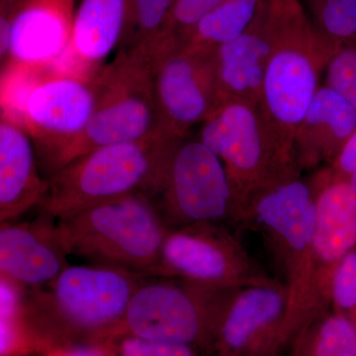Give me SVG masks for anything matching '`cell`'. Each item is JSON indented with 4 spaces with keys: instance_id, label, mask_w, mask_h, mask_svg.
<instances>
[{
    "instance_id": "25",
    "label": "cell",
    "mask_w": 356,
    "mask_h": 356,
    "mask_svg": "<svg viewBox=\"0 0 356 356\" xmlns=\"http://www.w3.org/2000/svg\"><path fill=\"white\" fill-rule=\"evenodd\" d=\"M172 3L173 0H127L120 49L156 42L165 27Z\"/></svg>"
},
{
    "instance_id": "2",
    "label": "cell",
    "mask_w": 356,
    "mask_h": 356,
    "mask_svg": "<svg viewBox=\"0 0 356 356\" xmlns=\"http://www.w3.org/2000/svg\"><path fill=\"white\" fill-rule=\"evenodd\" d=\"M146 277L99 264L70 266L43 286L25 289L26 315L50 348L109 341Z\"/></svg>"
},
{
    "instance_id": "13",
    "label": "cell",
    "mask_w": 356,
    "mask_h": 356,
    "mask_svg": "<svg viewBox=\"0 0 356 356\" xmlns=\"http://www.w3.org/2000/svg\"><path fill=\"white\" fill-rule=\"evenodd\" d=\"M287 306V288L275 278L236 288L222 311L210 356L280 355L288 348Z\"/></svg>"
},
{
    "instance_id": "24",
    "label": "cell",
    "mask_w": 356,
    "mask_h": 356,
    "mask_svg": "<svg viewBox=\"0 0 356 356\" xmlns=\"http://www.w3.org/2000/svg\"><path fill=\"white\" fill-rule=\"evenodd\" d=\"M314 31L332 55L356 41V0H305Z\"/></svg>"
},
{
    "instance_id": "6",
    "label": "cell",
    "mask_w": 356,
    "mask_h": 356,
    "mask_svg": "<svg viewBox=\"0 0 356 356\" xmlns=\"http://www.w3.org/2000/svg\"><path fill=\"white\" fill-rule=\"evenodd\" d=\"M96 103L93 77L57 67L1 72V114L29 134L37 156L79 135Z\"/></svg>"
},
{
    "instance_id": "5",
    "label": "cell",
    "mask_w": 356,
    "mask_h": 356,
    "mask_svg": "<svg viewBox=\"0 0 356 356\" xmlns=\"http://www.w3.org/2000/svg\"><path fill=\"white\" fill-rule=\"evenodd\" d=\"M67 254L156 276L168 229L151 197L131 194L57 220Z\"/></svg>"
},
{
    "instance_id": "7",
    "label": "cell",
    "mask_w": 356,
    "mask_h": 356,
    "mask_svg": "<svg viewBox=\"0 0 356 356\" xmlns=\"http://www.w3.org/2000/svg\"><path fill=\"white\" fill-rule=\"evenodd\" d=\"M329 57L300 3L267 65L257 105L271 137L294 159L295 136L321 88Z\"/></svg>"
},
{
    "instance_id": "17",
    "label": "cell",
    "mask_w": 356,
    "mask_h": 356,
    "mask_svg": "<svg viewBox=\"0 0 356 356\" xmlns=\"http://www.w3.org/2000/svg\"><path fill=\"white\" fill-rule=\"evenodd\" d=\"M57 220L38 212L29 221L1 222L0 275L24 287L43 286L70 266Z\"/></svg>"
},
{
    "instance_id": "1",
    "label": "cell",
    "mask_w": 356,
    "mask_h": 356,
    "mask_svg": "<svg viewBox=\"0 0 356 356\" xmlns=\"http://www.w3.org/2000/svg\"><path fill=\"white\" fill-rule=\"evenodd\" d=\"M314 221L313 189L299 168L252 192L242 206L241 226L261 236L284 277L288 348L304 325L324 313L314 277Z\"/></svg>"
},
{
    "instance_id": "4",
    "label": "cell",
    "mask_w": 356,
    "mask_h": 356,
    "mask_svg": "<svg viewBox=\"0 0 356 356\" xmlns=\"http://www.w3.org/2000/svg\"><path fill=\"white\" fill-rule=\"evenodd\" d=\"M179 140L159 131L84 154L46 180L37 210L58 220L131 194L149 196Z\"/></svg>"
},
{
    "instance_id": "14",
    "label": "cell",
    "mask_w": 356,
    "mask_h": 356,
    "mask_svg": "<svg viewBox=\"0 0 356 356\" xmlns=\"http://www.w3.org/2000/svg\"><path fill=\"white\" fill-rule=\"evenodd\" d=\"M299 4V0H266L240 37L207 54L222 98L259 105L267 65Z\"/></svg>"
},
{
    "instance_id": "19",
    "label": "cell",
    "mask_w": 356,
    "mask_h": 356,
    "mask_svg": "<svg viewBox=\"0 0 356 356\" xmlns=\"http://www.w3.org/2000/svg\"><path fill=\"white\" fill-rule=\"evenodd\" d=\"M356 130V110L327 86L318 88L294 139L300 170L331 165Z\"/></svg>"
},
{
    "instance_id": "16",
    "label": "cell",
    "mask_w": 356,
    "mask_h": 356,
    "mask_svg": "<svg viewBox=\"0 0 356 356\" xmlns=\"http://www.w3.org/2000/svg\"><path fill=\"white\" fill-rule=\"evenodd\" d=\"M76 11V0H20L1 72L56 67L69 49Z\"/></svg>"
},
{
    "instance_id": "21",
    "label": "cell",
    "mask_w": 356,
    "mask_h": 356,
    "mask_svg": "<svg viewBox=\"0 0 356 356\" xmlns=\"http://www.w3.org/2000/svg\"><path fill=\"white\" fill-rule=\"evenodd\" d=\"M266 0H227L204 16L177 46L208 54L240 37L252 25Z\"/></svg>"
},
{
    "instance_id": "26",
    "label": "cell",
    "mask_w": 356,
    "mask_h": 356,
    "mask_svg": "<svg viewBox=\"0 0 356 356\" xmlns=\"http://www.w3.org/2000/svg\"><path fill=\"white\" fill-rule=\"evenodd\" d=\"M227 0H173L165 27L154 43L177 46L204 16Z\"/></svg>"
},
{
    "instance_id": "33",
    "label": "cell",
    "mask_w": 356,
    "mask_h": 356,
    "mask_svg": "<svg viewBox=\"0 0 356 356\" xmlns=\"http://www.w3.org/2000/svg\"><path fill=\"white\" fill-rule=\"evenodd\" d=\"M37 356H39V355H37Z\"/></svg>"
},
{
    "instance_id": "23",
    "label": "cell",
    "mask_w": 356,
    "mask_h": 356,
    "mask_svg": "<svg viewBox=\"0 0 356 356\" xmlns=\"http://www.w3.org/2000/svg\"><path fill=\"white\" fill-rule=\"evenodd\" d=\"M288 348L291 356H356V327L331 309L304 325Z\"/></svg>"
},
{
    "instance_id": "32",
    "label": "cell",
    "mask_w": 356,
    "mask_h": 356,
    "mask_svg": "<svg viewBox=\"0 0 356 356\" xmlns=\"http://www.w3.org/2000/svg\"><path fill=\"white\" fill-rule=\"evenodd\" d=\"M20 0H0V60L3 64L7 55L9 29L13 14Z\"/></svg>"
},
{
    "instance_id": "30",
    "label": "cell",
    "mask_w": 356,
    "mask_h": 356,
    "mask_svg": "<svg viewBox=\"0 0 356 356\" xmlns=\"http://www.w3.org/2000/svg\"><path fill=\"white\" fill-rule=\"evenodd\" d=\"M40 356H119L109 341L67 344L44 351Z\"/></svg>"
},
{
    "instance_id": "20",
    "label": "cell",
    "mask_w": 356,
    "mask_h": 356,
    "mask_svg": "<svg viewBox=\"0 0 356 356\" xmlns=\"http://www.w3.org/2000/svg\"><path fill=\"white\" fill-rule=\"evenodd\" d=\"M127 0H81L76 8L65 70L92 77L119 46L125 29ZM64 57V58H65Z\"/></svg>"
},
{
    "instance_id": "15",
    "label": "cell",
    "mask_w": 356,
    "mask_h": 356,
    "mask_svg": "<svg viewBox=\"0 0 356 356\" xmlns=\"http://www.w3.org/2000/svg\"><path fill=\"white\" fill-rule=\"evenodd\" d=\"M315 202L314 277L323 311L332 309V287L339 264L356 250V191L329 166L310 180Z\"/></svg>"
},
{
    "instance_id": "28",
    "label": "cell",
    "mask_w": 356,
    "mask_h": 356,
    "mask_svg": "<svg viewBox=\"0 0 356 356\" xmlns=\"http://www.w3.org/2000/svg\"><path fill=\"white\" fill-rule=\"evenodd\" d=\"M119 356H209L188 344L153 341L144 337L121 334L109 339Z\"/></svg>"
},
{
    "instance_id": "29",
    "label": "cell",
    "mask_w": 356,
    "mask_h": 356,
    "mask_svg": "<svg viewBox=\"0 0 356 356\" xmlns=\"http://www.w3.org/2000/svg\"><path fill=\"white\" fill-rule=\"evenodd\" d=\"M332 309L348 318L356 327V250L337 268L332 287Z\"/></svg>"
},
{
    "instance_id": "8",
    "label": "cell",
    "mask_w": 356,
    "mask_h": 356,
    "mask_svg": "<svg viewBox=\"0 0 356 356\" xmlns=\"http://www.w3.org/2000/svg\"><path fill=\"white\" fill-rule=\"evenodd\" d=\"M236 289L181 278L147 276L133 295L113 337L131 334L188 344L210 356L222 311Z\"/></svg>"
},
{
    "instance_id": "11",
    "label": "cell",
    "mask_w": 356,
    "mask_h": 356,
    "mask_svg": "<svg viewBox=\"0 0 356 356\" xmlns=\"http://www.w3.org/2000/svg\"><path fill=\"white\" fill-rule=\"evenodd\" d=\"M156 276L226 289L273 280L226 225L209 222L168 229Z\"/></svg>"
},
{
    "instance_id": "9",
    "label": "cell",
    "mask_w": 356,
    "mask_h": 356,
    "mask_svg": "<svg viewBox=\"0 0 356 356\" xmlns=\"http://www.w3.org/2000/svg\"><path fill=\"white\" fill-rule=\"evenodd\" d=\"M168 229L195 222L240 225V199L221 159L188 136L172 147L149 195Z\"/></svg>"
},
{
    "instance_id": "27",
    "label": "cell",
    "mask_w": 356,
    "mask_h": 356,
    "mask_svg": "<svg viewBox=\"0 0 356 356\" xmlns=\"http://www.w3.org/2000/svg\"><path fill=\"white\" fill-rule=\"evenodd\" d=\"M323 77L324 86L339 93L356 110V41L332 51Z\"/></svg>"
},
{
    "instance_id": "10",
    "label": "cell",
    "mask_w": 356,
    "mask_h": 356,
    "mask_svg": "<svg viewBox=\"0 0 356 356\" xmlns=\"http://www.w3.org/2000/svg\"><path fill=\"white\" fill-rule=\"evenodd\" d=\"M197 138L224 163L241 207L252 192L299 168L267 131L257 105L245 100L222 98Z\"/></svg>"
},
{
    "instance_id": "18",
    "label": "cell",
    "mask_w": 356,
    "mask_h": 356,
    "mask_svg": "<svg viewBox=\"0 0 356 356\" xmlns=\"http://www.w3.org/2000/svg\"><path fill=\"white\" fill-rule=\"evenodd\" d=\"M47 181L29 134L13 119H0V221H15L36 208Z\"/></svg>"
},
{
    "instance_id": "31",
    "label": "cell",
    "mask_w": 356,
    "mask_h": 356,
    "mask_svg": "<svg viewBox=\"0 0 356 356\" xmlns=\"http://www.w3.org/2000/svg\"><path fill=\"white\" fill-rule=\"evenodd\" d=\"M327 166L337 177L348 180L356 191V130Z\"/></svg>"
},
{
    "instance_id": "12",
    "label": "cell",
    "mask_w": 356,
    "mask_h": 356,
    "mask_svg": "<svg viewBox=\"0 0 356 356\" xmlns=\"http://www.w3.org/2000/svg\"><path fill=\"white\" fill-rule=\"evenodd\" d=\"M153 86L159 130L178 139L200 126L222 99L207 54L179 46L158 49Z\"/></svg>"
},
{
    "instance_id": "22",
    "label": "cell",
    "mask_w": 356,
    "mask_h": 356,
    "mask_svg": "<svg viewBox=\"0 0 356 356\" xmlns=\"http://www.w3.org/2000/svg\"><path fill=\"white\" fill-rule=\"evenodd\" d=\"M25 288L0 275V356H37L49 350L26 315Z\"/></svg>"
},
{
    "instance_id": "3",
    "label": "cell",
    "mask_w": 356,
    "mask_h": 356,
    "mask_svg": "<svg viewBox=\"0 0 356 356\" xmlns=\"http://www.w3.org/2000/svg\"><path fill=\"white\" fill-rule=\"evenodd\" d=\"M156 49H119L93 76L97 103L88 125L64 144L37 156L48 179L67 163L99 147L144 139L159 132L153 70Z\"/></svg>"
}]
</instances>
